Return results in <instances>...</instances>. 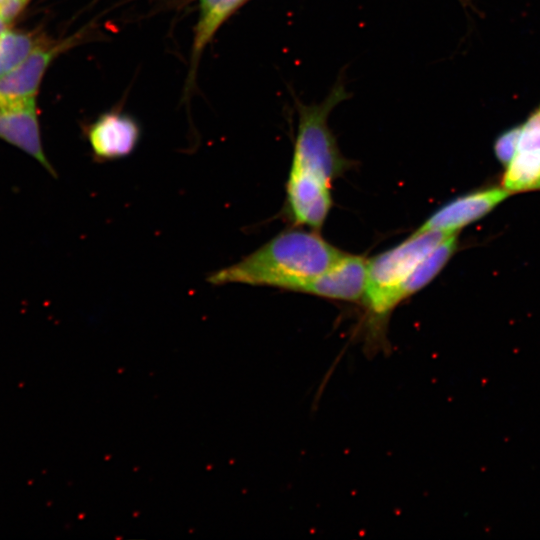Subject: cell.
<instances>
[{"instance_id": "4fadbf2b", "label": "cell", "mask_w": 540, "mask_h": 540, "mask_svg": "<svg viewBox=\"0 0 540 540\" xmlns=\"http://www.w3.org/2000/svg\"><path fill=\"white\" fill-rule=\"evenodd\" d=\"M521 125L514 126L502 132L494 143L496 158L503 165H508L516 153Z\"/></svg>"}, {"instance_id": "8992f818", "label": "cell", "mask_w": 540, "mask_h": 540, "mask_svg": "<svg viewBox=\"0 0 540 540\" xmlns=\"http://www.w3.org/2000/svg\"><path fill=\"white\" fill-rule=\"evenodd\" d=\"M367 270L366 258L345 253L328 270L303 285L299 292L332 300H362Z\"/></svg>"}, {"instance_id": "ba28073f", "label": "cell", "mask_w": 540, "mask_h": 540, "mask_svg": "<svg viewBox=\"0 0 540 540\" xmlns=\"http://www.w3.org/2000/svg\"><path fill=\"white\" fill-rule=\"evenodd\" d=\"M72 42L37 46L15 69L0 77V108L34 98L41 79L53 58Z\"/></svg>"}, {"instance_id": "3957f363", "label": "cell", "mask_w": 540, "mask_h": 540, "mask_svg": "<svg viewBox=\"0 0 540 540\" xmlns=\"http://www.w3.org/2000/svg\"><path fill=\"white\" fill-rule=\"evenodd\" d=\"M455 232H413L400 244L368 260L367 281L362 298L366 313V342L370 350L386 343V325L399 305L397 294L413 269L446 237Z\"/></svg>"}, {"instance_id": "7a4b0ae2", "label": "cell", "mask_w": 540, "mask_h": 540, "mask_svg": "<svg viewBox=\"0 0 540 540\" xmlns=\"http://www.w3.org/2000/svg\"><path fill=\"white\" fill-rule=\"evenodd\" d=\"M344 254L317 230L290 228L237 263L213 272L207 281L212 285L239 283L299 292Z\"/></svg>"}, {"instance_id": "30bf717a", "label": "cell", "mask_w": 540, "mask_h": 540, "mask_svg": "<svg viewBox=\"0 0 540 540\" xmlns=\"http://www.w3.org/2000/svg\"><path fill=\"white\" fill-rule=\"evenodd\" d=\"M456 248L457 232L440 242L413 269L398 291V304L427 286L444 268Z\"/></svg>"}, {"instance_id": "5b68a950", "label": "cell", "mask_w": 540, "mask_h": 540, "mask_svg": "<svg viewBox=\"0 0 540 540\" xmlns=\"http://www.w3.org/2000/svg\"><path fill=\"white\" fill-rule=\"evenodd\" d=\"M510 194L503 187H493L456 197L431 214L415 232H458L460 228L488 214Z\"/></svg>"}, {"instance_id": "9a60e30c", "label": "cell", "mask_w": 540, "mask_h": 540, "mask_svg": "<svg viewBox=\"0 0 540 540\" xmlns=\"http://www.w3.org/2000/svg\"><path fill=\"white\" fill-rule=\"evenodd\" d=\"M3 2H4V0H0V7H1V5L3 4Z\"/></svg>"}, {"instance_id": "277c9868", "label": "cell", "mask_w": 540, "mask_h": 540, "mask_svg": "<svg viewBox=\"0 0 540 540\" xmlns=\"http://www.w3.org/2000/svg\"><path fill=\"white\" fill-rule=\"evenodd\" d=\"M86 136L94 160L107 162L133 153L139 143L141 129L130 115L109 111L101 114L88 126Z\"/></svg>"}, {"instance_id": "9c48e42d", "label": "cell", "mask_w": 540, "mask_h": 540, "mask_svg": "<svg viewBox=\"0 0 540 540\" xmlns=\"http://www.w3.org/2000/svg\"><path fill=\"white\" fill-rule=\"evenodd\" d=\"M247 0H199V15L191 56V72L197 67L200 55L220 26Z\"/></svg>"}, {"instance_id": "6da1fadb", "label": "cell", "mask_w": 540, "mask_h": 540, "mask_svg": "<svg viewBox=\"0 0 540 540\" xmlns=\"http://www.w3.org/2000/svg\"><path fill=\"white\" fill-rule=\"evenodd\" d=\"M347 98L343 85H336L318 104H298V126L291 167L286 182L285 210L296 226L320 230L332 207V182L347 168L328 115Z\"/></svg>"}, {"instance_id": "5bb4252c", "label": "cell", "mask_w": 540, "mask_h": 540, "mask_svg": "<svg viewBox=\"0 0 540 540\" xmlns=\"http://www.w3.org/2000/svg\"><path fill=\"white\" fill-rule=\"evenodd\" d=\"M7 22L0 17V34L7 30Z\"/></svg>"}, {"instance_id": "52a82bcc", "label": "cell", "mask_w": 540, "mask_h": 540, "mask_svg": "<svg viewBox=\"0 0 540 540\" xmlns=\"http://www.w3.org/2000/svg\"><path fill=\"white\" fill-rule=\"evenodd\" d=\"M0 138L23 150L54 174L41 144L35 97L0 108Z\"/></svg>"}, {"instance_id": "7c38bea8", "label": "cell", "mask_w": 540, "mask_h": 540, "mask_svg": "<svg viewBox=\"0 0 540 540\" xmlns=\"http://www.w3.org/2000/svg\"><path fill=\"white\" fill-rule=\"evenodd\" d=\"M34 40L22 33L0 34V77L19 66L36 48Z\"/></svg>"}, {"instance_id": "8fae6325", "label": "cell", "mask_w": 540, "mask_h": 540, "mask_svg": "<svg viewBox=\"0 0 540 540\" xmlns=\"http://www.w3.org/2000/svg\"><path fill=\"white\" fill-rule=\"evenodd\" d=\"M502 187L511 194L540 190V147L517 146L503 175Z\"/></svg>"}]
</instances>
